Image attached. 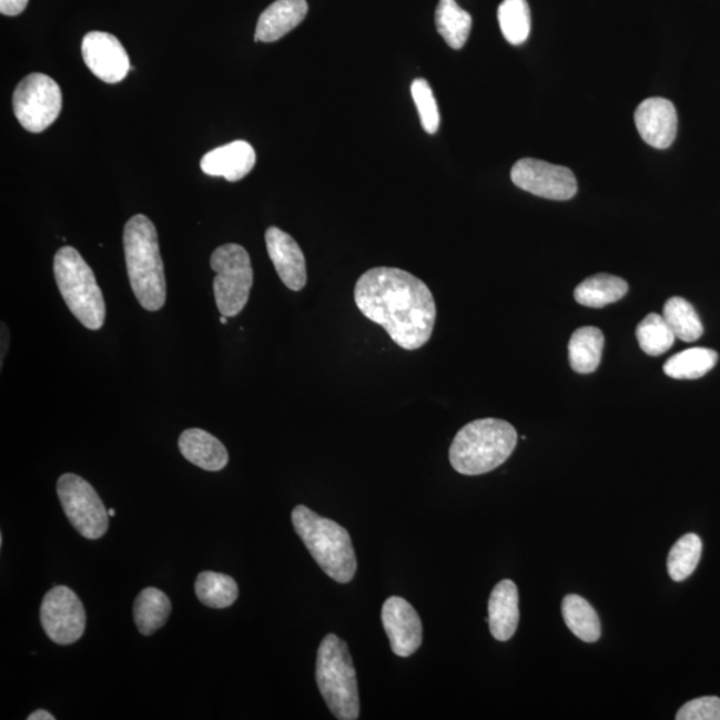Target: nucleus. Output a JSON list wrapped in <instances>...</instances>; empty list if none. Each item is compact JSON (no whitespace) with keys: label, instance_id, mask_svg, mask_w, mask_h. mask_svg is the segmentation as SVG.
I'll return each mask as SVG.
<instances>
[{"label":"nucleus","instance_id":"1","mask_svg":"<svg viewBox=\"0 0 720 720\" xmlns=\"http://www.w3.org/2000/svg\"><path fill=\"white\" fill-rule=\"evenodd\" d=\"M356 307L386 329L396 345L414 352L432 339L437 305L427 284L407 271L375 267L356 282Z\"/></svg>","mask_w":720,"mask_h":720},{"label":"nucleus","instance_id":"2","mask_svg":"<svg viewBox=\"0 0 720 720\" xmlns=\"http://www.w3.org/2000/svg\"><path fill=\"white\" fill-rule=\"evenodd\" d=\"M123 244L132 292L144 310L160 312L168 288L154 223L141 214L132 216L124 226Z\"/></svg>","mask_w":720,"mask_h":720},{"label":"nucleus","instance_id":"3","mask_svg":"<svg viewBox=\"0 0 720 720\" xmlns=\"http://www.w3.org/2000/svg\"><path fill=\"white\" fill-rule=\"evenodd\" d=\"M517 444V429L510 423L494 418L474 420L455 435L452 466L470 477L490 473L511 457Z\"/></svg>","mask_w":720,"mask_h":720},{"label":"nucleus","instance_id":"4","mask_svg":"<svg viewBox=\"0 0 720 720\" xmlns=\"http://www.w3.org/2000/svg\"><path fill=\"white\" fill-rule=\"evenodd\" d=\"M292 519L296 534L327 577L343 585L352 582L356 557L346 528L303 505L294 508Z\"/></svg>","mask_w":720,"mask_h":720},{"label":"nucleus","instance_id":"5","mask_svg":"<svg viewBox=\"0 0 720 720\" xmlns=\"http://www.w3.org/2000/svg\"><path fill=\"white\" fill-rule=\"evenodd\" d=\"M316 683L329 711L339 720H356L361 713L358 679L345 640L328 633L316 657Z\"/></svg>","mask_w":720,"mask_h":720},{"label":"nucleus","instance_id":"6","mask_svg":"<svg viewBox=\"0 0 720 720\" xmlns=\"http://www.w3.org/2000/svg\"><path fill=\"white\" fill-rule=\"evenodd\" d=\"M54 275L59 292L72 315L85 328H102L105 320V303L102 290L91 267L74 247L65 246L54 257Z\"/></svg>","mask_w":720,"mask_h":720},{"label":"nucleus","instance_id":"7","mask_svg":"<svg viewBox=\"0 0 720 720\" xmlns=\"http://www.w3.org/2000/svg\"><path fill=\"white\" fill-rule=\"evenodd\" d=\"M216 273L214 294L217 310L233 318L246 307L254 283V271L246 249L227 243L217 247L210 260Z\"/></svg>","mask_w":720,"mask_h":720},{"label":"nucleus","instance_id":"8","mask_svg":"<svg viewBox=\"0 0 720 720\" xmlns=\"http://www.w3.org/2000/svg\"><path fill=\"white\" fill-rule=\"evenodd\" d=\"M58 497L65 517L82 537L95 540L109 530V510L88 480L64 474L58 480Z\"/></svg>","mask_w":720,"mask_h":720},{"label":"nucleus","instance_id":"9","mask_svg":"<svg viewBox=\"0 0 720 720\" xmlns=\"http://www.w3.org/2000/svg\"><path fill=\"white\" fill-rule=\"evenodd\" d=\"M14 114L34 134L49 129L61 114L62 91L54 79L39 74L26 77L14 92Z\"/></svg>","mask_w":720,"mask_h":720},{"label":"nucleus","instance_id":"10","mask_svg":"<svg viewBox=\"0 0 720 720\" xmlns=\"http://www.w3.org/2000/svg\"><path fill=\"white\" fill-rule=\"evenodd\" d=\"M41 623L45 636L57 645H72L85 629V611L77 594L65 586H54L41 606Z\"/></svg>","mask_w":720,"mask_h":720},{"label":"nucleus","instance_id":"11","mask_svg":"<svg viewBox=\"0 0 720 720\" xmlns=\"http://www.w3.org/2000/svg\"><path fill=\"white\" fill-rule=\"evenodd\" d=\"M515 186L550 201H568L578 193V183L570 169L545 161L520 160L514 164Z\"/></svg>","mask_w":720,"mask_h":720},{"label":"nucleus","instance_id":"12","mask_svg":"<svg viewBox=\"0 0 720 720\" xmlns=\"http://www.w3.org/2000/svg\"><path fill=\"white\" fill-rule=\"evenodd\" d=\"M82 55L92 74L105 83L122 82L131 69L128 51L109 32H89L83 38Z\"/></svg>","mask_w":720,"mask_h":720},{"label":"nucleus","instance_id":"13","mask_svg":"<svg viewBox=\"0 0 720 720\" xmlns=\"http://www.w3.org/2000/svg\"><path fill=\"white\" fill-rule=\"evenodd\" d=\"M382 623L395 656L412 657L423 640V626L418 612L406 599L388 598L383 605Z\"/></svg>","mask_w":720,"mask_h":720},{"label":"nucleus","instance_id":"14","mask_svg":"<svg viewBox=\"0 0 720 720\" xmlns=\"http://www.w3.org/2000/svg\"><path fill=\"white\" fill-rule=\"evenodd\" d=\"M266 246L271 262L284 286L301 292L307 283L305 255L292 235L277 227L266 231Z\"/></svg>","mask_w":720,"mask_h":720},{"label":"nucleus","instance_id":"15","mask_svg":"<svg viewBox=\"0 0 720 720\" xmlns=\"http://www.w3.org/2000/svg\"><path fill=\"white\" fill-rule=\"evenodd\" d=\"M636 124L647 144L660 150L669 149L677 138V110L665 98L646 99L636 111Z\"/></svg>","mask_w":720,"mask_h":720},{"label":"nucleus","instance_id":"16","mask_svg":"<svg viewBox=\"0 0 720 720\" xmlns=\"http://www.w3.org/2000/svg\"><path fill=\"white\" fill-rule=\"evenodd\" d=\"M255 162L254 148L249 142L235 141L204 155L201 169L210 176H222L229 182H237L253 171Z\"/></svg>","mask_w":720,"mask_h":720},{"label":"nucleus","instance_id":"17","mask_svg":"<svg viewBox=\"0 0 720 720\" xmlns=\"http://www.w3.org/2000/svg\"><path fill=\"white\" fill-rule=\"evenodd\" d=\"M519 594L518 587L510 579L501 580L488 600V625L491 636L506 642L514 637L519 625Z\"/></svg>","mask_w":720,"mask_h":720},{"label":"nucleus","instance_id":"18","mask_svg":"<svg viewBox=\"0 0 720 720\" xmlns=\"http://www.w3.org/2000/svg\"><path fill=\"white\" fill-rule=\"evenodd\" d=\"M307 11L306 0H276L262 12L256 24L255 41L264 43L280 41L305 21Z\"/></svg>","mask_w":720,"mask_h":720},{"label":"nucleus","instance_id":"19","mask_svg":"<svg viewBox=\"0 0 720 720\" xmlns=\"http://www.w3.org/2000/svg\"><path fill=\"white\" fill-rule=\"evenodd\" d=\"M180 450L191 464L206 471H221L229 464V453L220 439L201 428H190L180 438Z\"/></svg>","mask_w":720,"mask_h":720},{"label":"nucleus","instance_id":"20","mask_svg":"<svg viewBox=\"0 0 720 720\" xmlns=\"http://www.w3.org/2000/svg\"><path fill=\"white\" fill-rule=\"evenodd\" d=\"M605 335L597 327H580L568 343V359L574 372L591 374L602 361Z\"/></svg>","mask_w":720,"mask_h":720},{"label":"nucleus","instance_id":"21","mask_svg":"<svg viewBox=\"0 0 720 720\" xmlns=\"http://www.w3.org/2000/svg\"><path fill=\"white\" fill-rule=\"evenodd\" d=\"M629 292V284L622 277L610 274H598L587 277L575 288V301L579 305L602 308L623 298Z\"/></svg>","mask_w":720,"mask_h":720},{"label":"nucleus","instance_id":"22","mask_svg":"<svg viewBox=\"0 0 720 720\" xmlns=\"http://www.w3.org/2000/svg\"><path fill=\"white\" fill-rule=\"evenodd\" d=\"M171 612V602L166 594L149 587L144 589L134 602V620L142 636H153L166 625Z\"/></svg>","mask_w":720,"mask_h":720},{"label":"nucleus","instance_id":"23","mask_svg":"<svg viewBox=\"0 0 720 720\" xmlns=\"http://www.w3.org/2000/svg\"><path fill=\"white\" fill-rule=\"evenodd\" d=\"M435 23L446 43L454 50H460L470 37L473 18L455 0H439Z\"/></svg>","mask_w":720,"mask_h":720},{"label":"nucleus","instance_id":"24","mask_svg":"<svg viewBox=\"0 0 720 720\" xmlns=\"http://www.w3.org/2000/svg\"><path fill=\"white\" fill-rule=\"evenodd\" d=\"M718 362V354L710 348H687L665 363L663 372L672 379H699L709 374Z\"/></svg>","mask_w":720,"mask_h":720},{"label":"nucleus","instance_id":"25","mask_svg":"<svg viewBox=\"0 0 720 720\" xmlns=\"http://www.w3.org/2000/svg\"><path fill=\"white\" fill-rule=\"evenodd\" d=\"M565 623L584 642H597L600 638L598 613L587 600L579 596H567L561 604Z\"/></svg>","mask_w":720,"mask_h":720},{"label":"nucleus","instance_id":"26","mask_svg":"<svg viewBox=\"0 0 720 720\" xmlns=\"http://www.w3.org/2000/svg\"><path fill=\"white\" fill-rule=\"evenodd\" d=\"M195 594L204 606L211 609H226L235 602L240 589L229 575L204 571L196 577Z\"/></svg>","mask_w":720,"mask_h":720},{"label":"nucleus","instance_id":"27","mask_svg":"<svg viewBox=\"0 0 720 720\" xmlns=\"http://www.w3.org/2000/svg\"><path fill=\"white\" fill-rule=\"evenodd\" d=\"M663 318L677 339L690 343L703 335L704 328L691 303L679 296L666 302Z\"/></svg>","mask_w":720,"mask_h":720},{"label":"nucleus","instance_id":"28","mask_svg":"<svg viewBox=\"0 0 720 720\" xmlns=\"http://www.w3.org/2000/svg\"><path fill=\"white\" fill-rule=\"evenodd\" d=\"M498 21L508 43L524 44L531 31V12L527 0H504L498 9Z\"/></svg>","mask_w":720,"mask_h":720},{"label":"nucleus","instance_id":"29","mask_svg":"<svg viewBox=\"0 0 720 720\" xmlns=\"http://www.w3.org/2000/svg\"><path fill=\"white\" fill-rule=\"evenodd\" d=\"M703 544L697 534H686L671 548L667 559V570L672 580L682 582L697 570L702 557Z\"/></svg>","mask_w":720,"mask_h":720},{"label":"nucleus","instance_id":"30","mask_svg":"<svg viewBox=\"0 0 720 720\" xmlns=\"http://www.w3.org/2000/svg\"><path fill=\"white\" fill-rule=\"evenodd\" d=\"M637 338L640 348L647 355L658 356L662 355L673 346L676 342V335L671 332L669 325H667L663 315L650 314L639 323L637 327Z\"/></svg>","mask_w":720,"mask_h":720},{"label":"nucleus","instance_id":"31","mask_svg":"<svg viewBox=\"0 0 720 720\" xmlns=\"http://www.w3.org/2000/svg\"><path fill=\"white\" fill-rule=\"evenodd\" d=\"M412 95L418 109L422 128L427 134H435L440 123L439 109L434 92L425 79H415L412 84Z\"/></svg>","mask_w":720,"mask_h":720},{"label":"nucleus","instance_id":"32","mask_svg":"<svg viewBox=\"0 0 720 720\" xmlns=\"http://www.w3.org/2000/svg\"><path fill=\"white\" fill-rule=\"evenodd\" d=\"M678 720H720V698L703 697L690 700L676 717Z\"/></svg>","mask_w":720,"mask_h":720},{"label":"nucleus","instance_id":"33","mask_svg":"<svg viewBox=\"0 0 720 720\" xmlns=\"http://www.w3.org/2000/svg\"><path fill=\"white\" fill-rule=\"evenodd\" d=\"M29 0H0V12L3 16L17 17L28 8Z\"/></svg>","mask_w":720,"mask_h":720},{"label":"nucleus","instance_id":"34","mask_svg":"<svg viewBox=\"0 0 720 720\" xmlns=\"http://www.w3.org/2000/svg\"><path fill=\"white\" fill-rule=\"evenodd\" d=\"M29 720H54L55 717H52L49 711L38 710L31 713L28 718Z\"/></svg>","mask_w":720,"mask_h":720},{"label":"nucleus","instance_id":"35","mask_svg":"<svg viewBox=\"0 0 720 720\" xmlns=\"http://www.w3.org/2000/svg\"><path fill=\"white\" fill-rule=\"evenodd\" d=\"M8 343H9V329L2 323V365L4 359V354L8 353Z\"/></svg>","mask_w":720,"mask_h":720},{"label":"nucleus","instance_id":"36","mask_svg":"<svg viewBox=\"0 0 720 720\" xmlns=\"http://www.w3.org/2000/svg\"><path fill=\"white\" fill-rule=\"evenodd\" d=\"M227 318H229V316H224V315L221 316V323H222V325H226V323H227Z\"/></svg>","mask_w":720,"mask_h":720},{"label":"nucleus","instance_id":"37","mask_svg":"<svg viewBox=\"0 0 720 720\" xmlns=\"http://www.w3.org/2000/svg\"><path fill=\"white\" fill-rule=\"evenodd\" d=\"M109 515H110V517H112V518L115 517L116 511L114 510V508H111V510H109Z\"/></svg>","mask_w":720,"mask_h":720}]
</instances>
